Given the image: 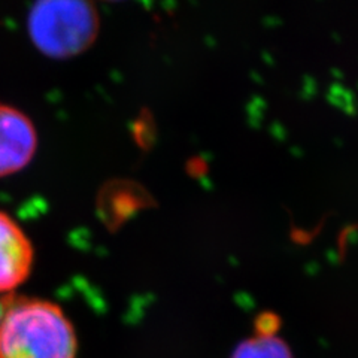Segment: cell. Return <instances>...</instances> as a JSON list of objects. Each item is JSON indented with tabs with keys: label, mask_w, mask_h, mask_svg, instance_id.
Segmentation results:
<instances>
[{
	"label": "cell",
	"mask_w": 358,
	"mask_h": 358,
	"mask_svg": "<svg viewBox=\"0 0 358 358\" xmlns=\"http://www.w3.org/2000/svg\"><path fill=\"white\" fill-rule=\"evenodd\" d=\"M78 338L64 310L50 300L8 297L0 313V358H76Z\"/></svg>",
	"instance_id": "6da1fadb"
},
{
	"label": "cell",
	"mask_w": 358,
	"mask_h": 358,
	"mask_svg": "<svg viewBox=\"0 0 358 358\" xmlns=\"http://www.w3.org/2000/svg\"><path fill=\"white\" fill-rule=\"evenodd\" d=\"M99 26L96 6L81 0H43L27 17L31 42L51 59H69L92 47Z\"/></svg>",
	"instance_id": "7a4b0ae2"
},
{
	"label": "cell",
	"mask_w": 358,
	"mask_h": 358,
	"mask_svg": "<svg viewBox=\"0 0 358 358\" xmlns=\"http://www.w3.org/2000/svg\"><path fill=\"white\" fill-rule=\"evenodd\" d=\"M38 150V131L20 109L0 103V178L29 166Z\"/></svg>",
	"instance_id": "3957f363"
},
{
	"label": "cell",
	"mask_w": 358,
	"mask_h": 358,
	"mask_svg": "<svg viewBox=\"0 0 358 358\" xmlns=\"http://www.w3.org/2000/svg\"><path fill=\"white\" fill-rule=\"evenodd\" d=\"M35 250L20 224L0 210V294L10 293L27 281Z\"/></svg>",
	"instance_id": "277c9868"
},
{
	"label": "cell",
	"mask_w": 358,
	"mask_h": 358,
	"mask_svg": "<svg viewBox=\"0 0 358 358\" xmlns=\"http://www.w3.org/2000/svg\"><path fill=\"white\" fill-rule=\"evenodd\" d=\"M231 358H294L289 346L278 333L254 331V336L242 341Z\"/></svg>",
	"instance_id": "5b68a950"
},
{
	"label": "cell",
	"mask_w": 358,
	"mask_h": 358,
	"mask_svg": "<svg viewBox=\"0 0 358 358\" xmlns=\"http://www.w3.org/2000/svg\"><path fill=\"white\" fill-rule=\"evenodd\" d=\"M0 313H2V301H0Z\"/></svg>",
	"instance_id": "8992f818"
}]
</instances>
